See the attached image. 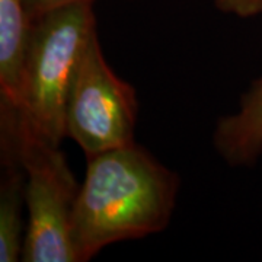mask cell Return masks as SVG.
Returning <instances> with one entry per match:
<instances>
[{"instance_id": "3957f363", "label": "cell", "mask_w": 262, "mask_h": 262, "mask_svg": "<svg viewBox=\"0 0 262 262\" xmlns=\"http://www.w3.org/2000/svg\"><path fill=\"white\" fill-rule=\"evenodd\" d=\"M2 160H16L25 172L28 223L22 261L77 262L72 222L80 184L60 146L18 134L2 141Z\"/></svg>"}, {"instance_id": "ba28073f", "label": "cell", "mask_w": 262, "mask_h": 262, "mask_svg": "<svg viewBox=\"0 0 262 262\" xmlns=\"http://www.w3.org/2000/svg\"><path fill=\"white\" fill-rule=\"evenodd\" d=\"M214 6L226 15L253 18L262 15V0H213Z\"/></svg>"}, {"instance_id": "52a82bcc", "label": "cell", "mask_w": 262, "mask_h": 262, "mask_svg": "<svg viewBox=\"0 0 262 262\" xmlns=\"http://www.w3.org/2000/svg\"><path fill=\"white\" fill-rule=\"evenodd\" d=\"M0 184V261H22L25 230V172L18 162H3Z\"/></svg>"}, {"instance_id": "8992f818", "label": "cell", "mask_w": 262, "mask_h": 262, "mask_svg": "<svg viewBox=\"0 0 262 262\" xmlns=\"http://www.w3.org/2000/svg\"><path fill=\"white\" fill-rule=\"evenodd\" d=\"M31 28L25 0H0V120L16 110Z\"/></svg>"}, {"instance_id": "277c9868", "label": "cell", "mask_w": 262, "mask_h": 262, "mask_svg": "<svg viewBox=\"0 0 262 262\" xmlns=\"http://www.w3.org/2000/svg\"><path fill=\"white\" fill-rule=\"evenodd\" d=\"M139 115L136 88L121 79L103 56L98 31L76 67L66 106V137L86 159L134 143Z\"/></svg>"}, {"instance_id": "5b68a950", "label": "cell", "mask_w": 262, "mask_h": 262, "mask_svg": "<svg viewBox=\"0 0 262 262\" xmlns=\"http://www.w3.org/2000/svg\"><path fill=\"white\" fill-rule=\"evenodd\" d=\"M213 146L226 165L251 166L262 155V76L241 96L234 113L222 117L213 131Z\"/></svg>"}, {"instance_id": "9c48e42d", "label": "cell", "mask_w": 262, "mask_h": 262, "mask_svg": "<svg viewBox=\"0 0 262 262\" xmlns=\"http://www.w3.org/2000/svg\"><path fill=\"white\" fill-rule=\"evenodd\" d=\"M94 2L95 0H25V8L29 20L32 24L37 19L42 18L44 15L51 13L54 10L79 5V3H94Z\"/></svg>"}, {"instance_id": "6da1fadb", "label": "cell", "mask_w": 262, "mask_h": 262, "mask_svg": "<svg viewBox=\"0 0 262 262\" xmlns=\"http://www.w3.org/2000/svg\"><path fill=\"white\" fill-rule=\"evenodd\" d=\"M179 187L178 173L136 141L88 158L72 222L77 262L114 244L163 232Z\"/></svg>"}, {"instance_id": "7a4b0ae2", "label": "cell", "mask_w": 262, "mask_h": 262, "mask_svg": "<svg viewBox=\"0 0 262 262\" xmlns=\"http://www.w3.org/2000/svg\"><path fill=\"white\" fill-rule=\"evenodd\" d=\"M96 31L94 3L67 6L32 22L18 105L2 120V140L24 134L60 146L76 67Z\"/></svg>"}]
</instances>
